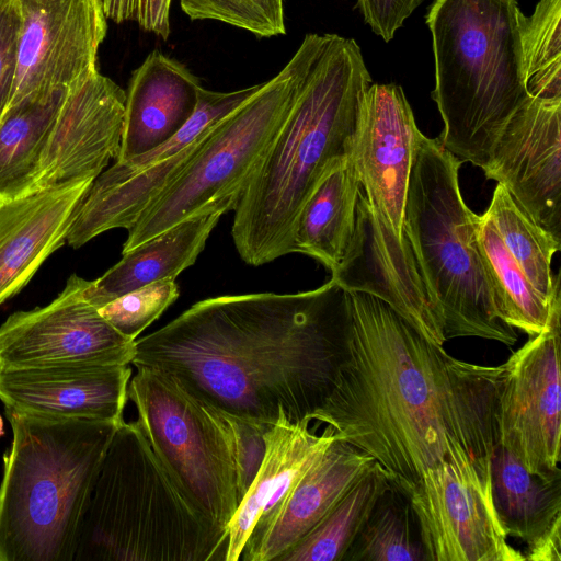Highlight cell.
Instances as JSON below:
<instances>
[{
    "mask_svg": "<svg viewBox=\"0 0 561 561\" xmlns=\"http://www.w3.org/2000/svg\"><path fill=\"white\" fill-rule=\"evenodd\" d=\"M350 293L334 279L295 294L204 299L136 339L131 365L158 370L236 417L300 422L331 394L348 354Z\"/></svg>",
    "mask_w": 561,
    "mask_h": 561,
    "instance_id": "cell-1",
    "label": "cell"
},
{
    "mask_svg": "<svg viewBox=\"0 0 561 561\" xmlns=\"http://www.w3.org/2000/svg\"><path fill=\"white\" fill-rule=\"evenodd\" d=\"M350 302L347 357L309 420L371 456L402 491L456 445L490 463L500 446L503 364L451 357L371 295L351 291Z\"/></svg>",
    "mask_w": 561,
    "mask_h": 561,
    "instance_id": "cell-2",
    "label": "cell"
},
{
    "mask_svg": "<svg viewBox=\"0 0 561 561\" xmlns=\"http://www.w3.org/2000/svg\"><path fill=\"white\" fill-rule=\"evenodd\" d=\"M371 84L355 39L324 34L294 105L233 209L231 236L247 264L294 253L298 215L324 174L350 156Z\"/></svg>",
    "mask_w": 561,
    "mask_h": 561,
    "instance_id": "cell-3",
    "label": "cell"
},
{
    "mask_svg": "<svg viewBox=\"0 0 561 561\" xmlns=\"http://www.w3.org/2000/svg\"><path fill=\"white\" fill-rule=\"evenodd\" d=\"M12 445L0 484V561H73L81 523L121 422L4 407Z\"/></svg>",
    "mask_w": 561,
    "mask_h": 561,
    "instance_id": "cell-4",
    "label": "cell"
},
{
    "mask_svg": "<svg viewBox=\"0 0 561 561\" xmlns=\"http://www.w3.org/2000/svg\"><path fill=\"white\" fill-rule=\"evenodd\" d=\"M517 0H434L432 34L442 145L484 170L511 116L528 98Z\"/></svg>",
    "mask_w": 561,
    "mask_h": 561,
    "instance_id": "cell-5",
    "label": "cell"
},
{
    "mask_svg": "<svg viewBox=\"0 0 561 561\" xmlns=\"http://www.w3.org/2000/svg\"><path fill=\"white\" fill-rule=\"evenodd\" d=\"M228 533L203 517L137 422L117 426L80 527L73 561H225Z\"/></svg>",
    "mask_w": 561,
    "mask_h": 561,
    "instance_id": "cell-6",
    "label": "cell"
},
{
    "mask_svg": "<svg viewBox=\"0 0 561 561\" xmlns=\"http://www.w3.org/2000/svg\"><path fill=\"white\" fill-rule=\"evenodd\" d=\"M463 162L439 138L417 134L411 168L404 233L444 319L446 341L481 337L512 346L518 335L499 313L481 255L479 216L459 186Z\"/></svg>",
    "mask_w": 561,
    "mask_h": 561,
    "instance_id": "cell-7",
    "label": "cell"
},
{
    "mask_svg": "<svg viewBox=\"0 0 561 561\" xmlns=\"http://www.w3.org/2000/svg\"><path fill=\"white\" fill-rule=\"evenodd\" d=\"M323 42L324 34H306L279 72L213 127L181 172L127 230L122 254L187 218L217 208H236Z\"/></svg>",
    "mask_w": 561,
    "mask_h": 561,
    "instance_id": "cell-8",
    "label": "cell"
},
{
    "mask_svg": "<svg viewBox=\"0 0 561 561\" xmlns=\"http://www.w3.org/2000/svg\"><path fill=\"white\" fill-rule=\"evenodd\" d=\"M128 400L142 434L181 492L203 517L228 533L243 497L234 416L150 368H137Z\"/></svg>",
    "mask_w": 561,
    "mask_h": 561,
    "instance_id": "cell-9",
    "label": "cell"
},
{
    "mask_svg": "<svg viewBox=\"0 0 561 561\" xmlns=\"http://www.w3.org/2000/svg\"><path fill=\"white\" fill-rule=\"evenodd\" d=\"M426 561H524L496 513L491 465L479 466L462 445L403 491Z\"/></svg>",
    "mask_w": 561,
    "mask_h": 561,
    "instance_id": "cell-10",
    "label": "cell"
},
{
    "mask_svg": "<svg viewBox=\"0 0 561 561\" xmlns=\"http://www.w3.org/2000/svg\"><path fill=\"white\" fill-rule=\"evenodd\" d=\"M262 84L230 92L202 88L194 114L173 137L151 151L115 161L94 179L66 241L78 249L107 230H128L181 172L213 127L250 99Z\"/></svg>",
    "mask_w": 561,
    "mask_h": 561,
    "instance_id": "cell-11",
    "label": "cell"
},
{
    "mask_svg": "<svg viewBox=\"0 0 561 561\" xmlns=\"http://www.w3.org/2000/svg\"><path fill=\"white\" fill-rule=\"evenodd\" d=\"M546 329L503 364L497 402L500 446L530 473L560 479L561 291L554 276Z\"/></svg>",
    "mask_w": 561,
    "mask_h": 561,
    "instance_id": "cell-12",
    "label": "cell"
},
{
    "mask_svg": "<svg viewBox=\"0 0 561 561\" xmlns=\"http://www.w3.org/2000/svg\"><path fill=\"white\" fill-rule=\"evenodd\" d=\"M89 283L73 274L47 306L9 316L0 325V370L129 365L135 341L85 300Z\"/></svg>",
    "mask_w": 561,
    "mask_h": 561,
    "instance_id": "cell-13",
    "label": "cell"
},
{
    "mask_svg": "<svg viewBox=\"0 0 561 561\" xmlns=\"http://www.w3.org/2000/svg\"><path fill=\"white\" fill-rule=\"evenodd\" d=\"M19 5L16 69L7 108L68 90L98 72L107 33L101 0H19Z\"/></svg>",
    "mask_w": 561,
    "mask_h": 561,
    "instance_id": "cell-14",
    "label": "cell"
},
{
    "mask_svg": "<svg viewBox=\"0 0 561 561\" xmlns=\"http://www.w3.org/2000/svg\"><path fill=\"white\" fill-rule=\"evenodd\" d=\"M331 275L345 290L365 293L386 302L433 344L443 346L446 342L442 310L405 233L399 239L362 191L352 239Z\"/></svg>",
    "mask_w": 561,
    "mask_h": 561,
    "instance_id": "cell-15",
    "label": "cell"
},
{
    "mask_svg": "<svg viewBox=\"0 0 561 561\" xmlns=\"http://www.w3.org/2000/svg\"><path fill=\"white\" fill-rule=\"evenodd\" d=\"M561 100L528 95L504 126L485 178L561 242Z\"/></svg>",
    "mask_w": 561,
    "mask_h": 561,
    "instance_id": "cell-16",
    "label": "cell"
},
{
    "mask_svg": "<svg viewBox=\"0 0 561 561\" xmlns=\"http://www.w3.org/2000/svg\"><path fill=\"white\" fill-rule=\"evenodd\" d=\"M420 129L403 89L373 83L352 141L351 160L371 208L399 239Z\"/></svg>",
    "mask_w": 561,
    "mask_h": 561,
    "instance_id": "cell-17",
    "label": "cell"
},
{
    "mask_svg": "<svg viewBox=\"0 0 561 561\" xmlns=\"http://www.w3.org/2000/svg\"><path fill=\"white\" fill-rule=\"evenodd\" d=\"M125 91L99 71L68 89L44 147L34 192L91 180L119 152Z\"/></svg>",
    "mask_w": 561,
    "mask_h": 561,
    "instance_id": "cell-18",
    "label": "cell"
},
{
    "mask_svg": "<svg viewBox=\"0 0 561 561\" xmlns=\"http://www.w3.org/2000/svg\"><path fill=\"white\" fill-rule=\"evenodd\" d=\"M376 460L335 439L262 519L239 560L273 561L306 536Z\"/></svg>",
    "mask_w": 561,
    "mask_h": 561,
    "instance_id": "cell-19",
    "label": "cell"
},
{
    "mask_svg": "<svg viewBox=\"0 0 561 561\" xmlns=\"http://www.w3.org/2000/svg\"><path fill=\"white\" fill-rule=\"evenodd\" d=\"M129 365L0 370V400L20 412L122 422Z\"/></svg>",
    "mask_w": 561,
    "mask_h": 561,
    "instance_id": "cell-20",
    "label": "cell"
},
{
    "mask_svg": "<svg viewBox=\"0 0 561 561\" xmlns=\"http://www.w3.org/2000/svg\"><path fill=\"white\" fill-rule=\"evenodd\" d=\"M92 182H71L0 204V305L64 245Z\"/></svg>",
    "mask_w": 561,
    "mask_h": 561,
    "instance_id": "cell-21",
    "label": "cell"
},
{
    "mask_svg": "<svg viewBox=\"0 0 561 561\" xmlns=\"http://www.w3.org/2000/svg\"><path fill=\"white\" fill-rule=\"evenodd\" d=\"M202 88L184 64L151 51L133 71L125 91L116 161L151 151L173 137L194 114Z\"/></svg>",
    "mask_w": 561,
    "mask_h": 561,
    "instance_id": "cell-22",
    "label": "cell"
},
{
    "mask_svg": "<svg viewBox=\"0 0 561 561\" xmlns=\"http://www.w3.org/2000/svg\"><path fill=\"white\" fill-rule=\"evenodd\" d=\"M310 423L308 419L291 422L279 409L276 422L265 432L260 467L228 525L225 561H239L255 524L285 497L336 439L330 425L317 434Z\"/></svg>",
    "mask_w": 561,
    "mask_h": 561,
    "instance_id": "cell-23",
    "label": "cell"
},
{
    "mask_svg": "<svg viewBox=\"0 0 561 561\" xmlns=\"http://www.w3.org/2000/svg\"><path fill=\"white\" fill-rule=\"evenodd\" d=\"M226 213V208H217L187 218L123 253L105 274L89 283L83 291L85 300L99 309L150 283L175 279L196 262Z\"/></svg>",
    "mask_w": 561,
    "mask_h": 561,
    "instance_id": "cell-24",
    "label": "cell"
},
{
    "mask_svg": "<svg viewBox=\"0 0 561 561\" xmlns=\"http://www.w3.org/2000/svg\"><path fill=\"white\" fill-rule=\"evenodd\" d=\"M360 188L350 156L328 171L298 215L294 253L311 256L330 272L334 271L353 236Z\"/></svg>",
    "mask_w": 561,
    "mask_h": 561,
    "instance_id": "cell-25",
    "label": "cell"
},
{
    "mask_svg": "<svg viewBox=\"0 0 561 561\" xmlns=\"http://www.w3.org/2000/svg\"><path fill=\"white\" fill-rule=\"evenodd\" d=\"M491 488L506 535L527 547L561 523V478L530 473L502 446L491 458Z\"/></svg>",
    "mask_w": 561,
    "mask_h": 561,
    "instance_id": "cell-26",
    "label": "cell"
},
{
    "mask_svg": "<svg viewBox=\"0 0 561 561\" xmlns=\"http://www.w3.org/2000/svg\"><path fill=\"white\" fill-rule=\"evenodd\" d=\"M68 90L33 96L0 118V204L34 193L39 161Z\"/></svg>",
    "mask_w": 561,
    "mask_h": 561,
    "instance_id": "cell-27",
    "label": "cell"
},
{
    "mask_svg": "<svg viewBox=\"0 0 561 561\" xmlns=\"http://www.w3.org/2000/svg\"><path fill=\"white\" fill-rule=\"evenodd\" d=\"M390 484L388 472L375 461L324 517L275 561H342Z\"/></svg>",
    "mask_w": 561,
    "mask_h": 561,
    "instance_id": "cell-28",
    "label": "cell"
},
{
    "mask_svg": "<svg viewBox=\"0 0 561 561\" xmlns=\"http://www.w3.org/2000/svg\"><path fill=\"white\" fill-rule=\"evenodd\" d=\"M477 237L501 320L528 336L539 334L547 327L550 298L533 286L484 215L479 216Z\"/></svg>",
    "mask_w": 561,
    "mask_h": 561,
    "instance_id": "cell-29",
    "label": "cell"
},
{
    "mask_svg": "<svg viewBox=\"0 0 561 561\" xmlns=\"http://www.w3.org/2000/svg\"><path fill=\"white\" fill-rule=\"evenodd\" d=\"M342 561H426L407 494L391 482Z\"/></svg>",
    "mask_w": 561,
    "mask_h": 561,
    "instance_id": "cell-30",
    "label": "cell"
},
{
    "mask_svg": "<svg viewBox=\"0 0 561 561\" xmlns=\"http://www.w3.org/2000/svg\"><path fill=\"white\" fill-rule=\"evenodd\" d=\"M483 215L533 286L549 299L554 283L551 260L561 242L531 220L501 183Z\"/></svg>",
    "mask_w": 561,
    "mask_h": 561,
    "instance_id": "cell-31",
    "label": "cell"
},
{
    "mask_svg": "<svg viewBox=\"0 0 561 561\" xmlns=\"http://www.w3.org/2000/svg\"><path fill=\"white\" fill-rule=\"evenodd\" d=\"M528 95L561 100V0H539L522 26Z\"/></svg>",
    "mask_w": 561,
    "mask_h": 561,
    "instance_id": "cell-32",
    "label": "cell"
},
{
    "mask_svg": "<svg viewBox=\"0 0 561 561\" xmlns=\"http://www.w3.org/2000/svg\"><path fill=\"white\" fill-rule=\"evenodd\" d=\"M192 20L219 21L257 37L286 34L285 0H179Z\"/></svg>",
    "mask_w": 561,
    "mask_h": 561,
    "instance_id": "cell-33",
    "label": "cell"
},
{
    "mask_svg": "<svg viewBox=\"0 0 561 561\" xmlns=\"http://www.w3.org/2000/svg\"><path fill=\"white\" fill-rule=\"evenodd\" d=\"M173 278H164L124 294L98 309L123 336L135 341L179 297Z\"/></svg>",
    "mask_w": 561,
    "mask_h": 561,
    "instance_id": "cell-34",
    "label": "cell"
},
{
    "mask_svg": "<svg viewBox=\"0 0 561 561\" xmlns=\"http://www.w3.org/2000/svg\"><path fill=\"white\" fill-rule=\"evenodd\" d=\"M101 3L106 19L115 23L135 22L162 39L171 34L172 0H101Z\"/></svg>",
    "mask_w": 561,
    "mask_h": 561,
    "instance_id": "cell-35",
    "label": "cell"
},
{
    "mask_svg": "<svg viewBox=\"0 0 561 561\" xmlns=\"http://www.w3.org/2000/svg\"><path fill=\"white\" fill-rule=\"evenodd\" d=\"M423 0H357L364 21L385 42H390L397 31Z\"/></svg>",
    "mask_w": 561,
    "mask_h": 561,
    "instance_id": "cell-36",
    "label": "cell"
},
{
    "mask_svg": "<svg viewBox=\"0 0 561 561\" xmlns=\"http://www.w3.org/2000/svg\"><path fill=\"white\" fill-rule=\"evenodd\" d=\"M20 24L16 0L0 18V118L8 106L14 82Z\"/></svg>",
    "mask_w": 561,
    "mask_h": 561,
    "instance_id": "cell-37",
    "label": "cell"
},
{
    "mask_svg": "<svg viewBox=\"0 0 561 561\" xmlns=\"http://www.w3.org/2000/svg\"><path fill=\"white\" fill-rule=\"evenodd\" d=\"M525 560L561 561V523L527 547Z\"/></svg>",
    "mask_w": 561,
    "mask_h": 561,
    "instance_id": "cell-38",
    "label": "cell"
},
{
    "mask_svg": "<svg viewBox=\"0 0 561 561\" xmlns=\"http://www.w3.org/2000/svg\"><path fill=\"white\" fill-rule=\"evenodd\" d=\"M16 0H0V18L5 10L15 2Z\"/></svg>",
    "mask_w": 561,
    "mask_h": 561,
    "instance_id": "cell-39",
    "label": "cell"
},
{
    "mask_svg": "<svg viewBox=\"0 0 561 561\" xmlns=\"http://www.w3.org/2000/svg\"><path fill=\"white\" fill-rule=\"evenodd\" d=\"M2 435H3V420L0 415V436H2Z\"/></svg>",
    "mask_w": 561,
    "mask_h": 561,
    "instance_id": "cell-40",
    "label": "cell"
}]
</instances>
